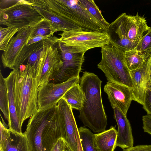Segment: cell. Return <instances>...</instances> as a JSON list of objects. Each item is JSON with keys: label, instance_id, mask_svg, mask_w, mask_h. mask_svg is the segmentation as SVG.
<instances>
[{"label": "cell", "instance_id": "cell-24", "mask_svg": "<svg viewBox=\"0 0 151 151\" xmlns=\"http://www.w3.org/2000/svg\"><path fill=\"white\" fill-rule=\"evenodd\" d=\"M79 1L107 32L110 24L104 19L94 1L93 0H79Z\"/></svg>", "mask_w": 151, "mask_h": 151}, {"label": "cell", "instance_id": "cell-2", "mask_svg": "<svg viewBox=\"0 0 151 151\" xmlns=\"http://www.w3.org/2000/svg\"><path fill=\"white\" fill-rule=\"evenodd\" d=\"M101 83L97 75L87 71L80 79L79 84L85 98L79 111V118L85 127L97 133L105 130L107 125L101 98Z\"/></svg>", "mask_w": 151, "mask_h": 151}, {"label": "cell", "instance_id": "cell-7", "mask_svg": "<svg viewBox=\"0 0 151 151\" xmlns=\"http://www.w3.org/2000/svg\"><path fill=\"white\" fill-rule=\"evenodd\" d=\"M62 45L85 53L90 49L102 47L110 44L107 32L84 30L66 31L59 34Z\"/></svg>", "mask_w": 151, "mask_h": 151}, {"label": "cell", "instance_id": "cell-8", "mask_svg": "<svg viewBox=\"0 0 151 151\" xmlns=\"http://www.w3.org/2000/svg\"><path fill=\"white\" fill-rule=\"evenodd\" d=\"M58 47L63 62L62 67L52 76L49 82L58 83L74 77H79L85 58L83 52L74 50L63 45L59 41Z\"/></svg>", "mask_w": 151, "mask_h": 151}, {"label": "cell", "instance_id": "cell-17", "mask_svg": "<svg viewBox=\"0 0 151 151\" xmlns=\"http://www.w3.org/2000/svg\"><path fill=\"white\" fill-rule=\"evenodd\" d=\"M114 118L118 129L116 147L123 149L133 146L134 139L130 123L125 115L117 106L113 108Z\"/></svg>", "mask_w": 151, "mask_h": 151}, {"label": "cell", "instance_id": "cell-32", "mask_svg": "<svg viewBox=\"0 0 151 151\" xmlns=\"http://www.w3.org/2000/svg\"><path fill=\"white\" fill-rule=\"evenodd\" d=\"M142 106L147 114H151V82L147 91Z\"/></svg>", "mask_w": 151, "mask_h": 151}, {"label": "cell", "instance_id": "cell-25", "mask_svg": "<svg viewBox=\"0 0 151 151\" xmlns=\"http://www.w3.org/2000/svg\"><path fill=\"white\" fill-rule=\"evenodd\" d=\"M0 108L5 119L10 122L7 87L5 78L0 71Z\"/></svg>", "mask_w": 151, "mask_h": 151}, {"label": "cell", "instance_id": "cell-35", "mask_svg": "<svg viewBox=\"0 0 151 151\" xmlns=\"http://www.w3.org/2000/svg\"><path fill=\"white\" fill-rule=\"evenodd\" d=\"M67 146L64 139L61 138L57 141L52 151H63L65 150Z\"/></svg>", "mask_w": 151, "mask_h": 151}, {"label": "cell", "instance_id": "cell-20", "mask_svg": "<svg viewBox=\"0 0 151 151\" xmlns=\"http://www.w3.org/2000/svg\"><path fill=\"white\" fill-rule=\"evenodd\" d=\"M115 127L102 132L94 134L93 145L97 151H114L116 147L118 131Z\"/></svg>", "mask_w": 151, "mask_h": 151}, {"label": "cell", "instance_id": "cell-18", "mask_svg": "<svg viewBox=\"0 0 151 151\" xmlns=\"http://www.w3.org/2000/svg\"><path fill=\"white\" fill-rule=\"evenodd\" d=\"M107 32L110 44L124 52L135 48L137 45L127 37L120 15L110 24Z\"/></svg>", "mask_w": 151, "mask_h": 151}, {"label": "cell", "instance_id": "cell-34", "mask_svg": "<svg viewBox=\"0 0 151 151\" xmlns=\"http://www.w3.org/2000/svg\"><path fill=\"white\" fill-rule=\"evenodd\" d=\"M122 151H151V145H140L123 149Z\"/></svg>", "mask_w": 151, "mask_h": 151}, {"label": "cell", "instance_id": "cell-29", "mask_svg": "<svg viewBox=\"0 0 151 151\" xmlns=\"http://www.w3.org/2000/svg\"><path fill=\"white\" fill-rule=\"evenodd\" d=\"M18 29L14 27H0V50L5 51L8 44L13 37V36L17 32Z\"/></svg>", "mask_w": 151, "mask_h": 151}, {"label": "cell", "instance_id": "cell-21", "mask_svg": "<svg viewBox=\"0 0 151 151\" xmlns=\"http://www.w3.org/2000/svg\"><path fill=\"white\" fill-rule=\"evenodd\" d=\"M35 8L44 18L51 22L55 32L58 31H85L82 28L59 16L49 9H45Z\"/></svg>", "mask_w": 151, "mask_h": 151}, {"label": "cell", "instance_id": "cell-40", "mask_svg": "<svg viewBox=\"0 0 151 151\" xmlns=\"http://www.w3.org/2000/svg\"><path fill=\"white\" fill-rule=\"evenodd\" d=\"M63 151H65V150H64Z\"/></svg>", "mask_w": 151, "mask_h": 151}, {"label": "cell", "instance_id": "cell-31", "mask_svg": "<svg viewBox=\"0 0 151 151\" xmlns=\"http://www.w3.org/2000/svg\"><path fill=\"white\" fill-rule=\"evenodd\" d=\"M43 48V44L36 48L28 59L27 64L35 65L36 67Z\"/></svg>", "mask_w": 151, "mask_h": 151}, {"label": "cell", "instance_id": "cell-30", "mask_svg": "<svg viewBox=\"0 0 151 151\" xmlns=\"http://www.w3.org/2000/svg\"><path fill=\"white\" fill-rule=\"evenodd\" d=\"M135 49L140 54L149 56L151 53V27L144 35Z\"/></svg>", "mask_w": 151, "mask_h": 151}, {"label": "cell", "instance_id": "cell-12", "mask_svg": "<svg viewBox=\"0 0 151 151\" xmlns=\"http://www.w3.org/2000/svg\"><path fill=\"white\" fill-rule=\"evenodd\" d=\"M31 32L30 27L18 29L16 35L9 42L6 51L2 54L1 60L4 68L13 70L17 59L29 39Z\"/></svg>", "mask_w": 151, "mask_h": 151}, {"label": "cell", "instance_id": "cell-15", "mask_svg": "<svg viewBox=\"0 0 151 151\" xmlns=\"http://www.w3.org/2000/svg\"><path fill=\"white\" fill-rule=\"evenodd\" d=\"M0 151H31L24 133L13 130L0 121Z\"/></svg>", "mask_w": 151, "mask_h": 151}, {"label": "cell", "instance_id": "cell-6", "mask_svg": "<svg viewBox=\"0 0 151 151\" xmlns=\"http://www.w3.org/2000/svg\"><path fill=\"white\" fill-rule=\"evenodd\" d=\"M44 18L35 7L24 0H15L8 7L0 9V24L19 29L31 27Z\"/></svg>", "mask_w": 151, "mask_h": 151}, {"label": "cell", "instance_id": "cell-23", "mask_svg": "<svg viewBox=\"0 0 151 151\" xmlns=\"http://www.w3.org/2000/svg\"><path fill=\"white\" fill-rule=\"evenodd\" d=\"M124 55L126 64L130 71L139 67L150 55L141 54L135 48L124 52Z\"/></svg>", "mask_w": 151, "mask_h": 151}, {"label": "cell", "instance_id": "cell-11", "mask_svg": "<svg viewBox=\"0 0 151 151\" xmlns=\"http://www.w3.org/2000/svg\"><path fill=\"white\" fill-rule=\"evenodd\" d=\"M151 53L139 67L130 71L133 83V87L131 89L133 101L142 105L151 83Z\"/></svg>", "mask_w": 151, "mask_h": 151}, {"label": "cell", "instance_id": "cell-26", "mask_svg": "<svg viewBox=\"0 0 151 151\" xmlns=\"http://www.w3.org/2000/svg\"><path fill=\"white\" fill-rule=\"evenodd\" d=\"M31 32L29 39L37 36H45L55 32L51 22L44 18L35 24L30 27Z\"/></svg>", "mask_w": 151, "mask_h": 151}, {"label": "cell", "instance_id": "cell-3", "mask_svg": "<svg viewBox=\"0 0 151 151\" xmlns=\"http://www.w3.org/2000/svg\"><path fill=\"white\" fill-rule=\"evenodd\" d=\"M16 72V108L22 127L24 121L38 109L39 82L35 65L22 64Z\"/></svg>", "mask_w": 151, "mask_h": 151}, {"label": "cell", "instance_id": "cell-41", "mask_svg": "<svg viewBox=\"0 0 151 151\" xmlns=\"http://www.w3.org/2000/svg\"></svg>", "mask_w": 151, "mask_h": 151}, {"label": "cell", "instance_id": "cell-36", "mask_svg": "<svg viewBox=\"0 0 151 151\" xmlns=\"http://www.w3.org/2000/svg\"><path fill=\"white\" fill-rule=\"evenodd\" d=\"M53 35V34H51L47 36H39L35 37L30 39H29L27 41L26 45H29L39 41L43 40L48 39Z\"/></svg>", "mask_w": 151, "mask_h": 151}, {"label": "cell", "instance_id": "cell-27", "mask_svg": "<svg viewBox=\"0 0 151 151\" xmlns=\"http://www.w3.org/2000/svg\"><path fill=\"white\" fill-rule=\"evenodd\" d=\"M78 131L83 151H97L93 146L94 134L91 130L85 126L81 127Z\"/></svg>", "mask_w": 151, "mask_h": 151}, {"label": "cell", "instance_id": "cell-28", "mask_svg": "<svg viewBox=\"0 0 151 151\" xmlns=\"http://www.w3.org/2000/svg\"><path fill=\"white\" fill-rule=\"evenodd\" d=\"M37 42L29 45L26 44L24 47L19 54L13 70L16 71L19 69L20 66L27 60L31 55L36 48L43 44L44 40Z\"/></svg>", "mask_w": 151, "mask_h": 151}, {"label": "cell", "instance_id": "cell-16", "mask_svg": "<svg viewBox=\"0 0 151 151\" xmlns=\"http://www.w3.org/2000/svg\"><path fill=\"white\" fill-rule=\"evenodd\" d=\"M120 15L127 38L138 44L144 35V33L147 32L150 28L145 18L138 14L131 15L124 13Z\"/></svg>", "mask_w": 151, "mask_h": 151}, {"label": "cell", "instance_id": "cell-22", "mask_svg": "<svg viewBox=\"0 0 151 151\" xmlns=\"http://www.w3.org/2000/svg\"><path fill=\"white\" fill-rule=\"evenodd\" d=\"M62 98L65 100L72 109L79 111L82 107L85 96L79 84H77L68 90Z\"/></svg>", "mask_w": 151, "mask_h": 151}, {"label": "cell", "instance_id": "cell-37", "mask_svg": "<svg viewBox=\"0 0 151 151\" xmlns=\"http://www.w3.org/2000/svg\"><path fill=\"white\" fill-rule=\"evenodd\" d=\"M76 132L77 140V151H83L79 136L78 128L77 126L76 127Z\"/></svg>", "mask_w": 151, "mask_h": 151}, {"label": "cell", "instance_id": "cell-14", "mask_svg": "<svg viewBox=\"0 0 151 151\" xmlns=\"http://www.w3.org/2000/svg\"><path fill=\"white\" fill-rule=\"evenodd\" d=\"M57 106L63 124L65 141L72 151H77L76 132V128L77 125L72 108L63 98L58 101Z\"/></svg>", "mask_w": 151, "mask_h": 151}, {"label": "cell", "instance_id": "cell-9", "mask_svg": "<svg viewBox=\"0 0 151 151\" xmlns=\"http://www.w3.org/2000/svg\"><path fill=\"white\" fill-rule=\"evenodd\" d=\"M80 79L79 77H74L62 83L49 82L39 87L38 109H45L57 104L68 90L80 83Z\"/></svg>", "mask_w": 151, "mask_h": 151}, {"label": "cell", "instance_id": "cell-13", "mask_svg": "<svg viewBox=\"0 0 151 151\" xmlns=\"http://www.w3.org/2000/svg\"><path fill=\"white\" fill-rule=\"evenodd\" d=\"M131 89L123 85L108 82L104 87L112 108L117 106L126 116L133 101Z\"/></svg>", "mask_w": 151, "mask_h": 151}, {"label": "cell", "instance_id": "cell-1", "mask_svg": "<svg viewBox=\"0 0 151 151\" xmlns=\"http://www.w3.org/2000/svg\"><path fill=\"white\" fill-rule=\"evenodd\" d=\"M26 136L31 151H52L58 140H65V133L57 104L38 110L28 121Z\"/></svg>", "mask_w": 151, "mask_h": 151}, {"label": "cell", "instance_id": "cell-5", "mask_svg": "<svg viewBox=\"0 0 151 151\" xmlns=\"http://www.w3.org/2000/svg\"><path fill=\"white\" fill-rule=\"evenodd\" d=\"M101 59L97 67L104 72L108 82L132 89V81L125 62L124 52L109 44L101 47Z\"/></svg>", "mask_w": 151, "mask_h": 151}, {"label": "cell", "instance_id": "cell-39", "mask_svg": "<svg viewBox=\"0 0 151 151\" xmlns=\"http://www.w3.org/2000/svg\"><path fill=\"white\" fill-rule=\"evenodd\" d=\"M150 74L151 80V64H150Z\"/></svg>", "mask_w": 151, "mask_h": 151}, {"label": "cell", "instance_id": "cell-38", "mask_svg": "<svg viewBox=\"0 0 151 151\" xmlns=\"http://www.w3.org/2000/svg\"><path fill=\"white\" fill-rule=\"evenodd\" d=\"M65 151H72V150H71L69 147L68 145L66 148L65 150Z\"/></svg>", "mask_w": 151, "mask_h": 151}, {"label": "cell", "instance_id": "cell-10", "mask_svg": "<svg viewBox=\"0 0 151 151\" xmlns=\"http://www.w3.org/2000/svg\"><path fill=\"white\" fill-rule=\"evenodd\" d=\"M59 40L60 38L55 36L44 40V60L39 81V87L49 82L52 75L63 66L61 55L58 48L54 46Z\"/></svg>", "mask_w": 151, "mask_h": 151}, {"label": "cell", "instance_id": "cell-19", "mask_svg": "<svg viewBox=\"0 0 151 151\" xmlns=\"http://www.w3.org/2000/svg\"><path fill=\"white\" fill-rule=\"evenodd\" d=\"M16 77V71L13 70L8 76L5 78L7 88L10 117V122L8 126L9 129L22 133V127L20 124L16 108L15 96Z\"/></svg>", "mask_w": 151, "mask_h": 151}, {"label": "cell", "instance_id": "cell-4", "mask_svg": "<svg viewBox=\"0 0 151 151\" xmlns=\"http://www.w3.org/2000/svg\"><path fill=\"white\" fill-rule=\"evenodd\" d=\"M49 9L84 30L107 32L79 0H45Z\"/></svg>", "mask_w": 151, "mask_h": 151}, {"label": "cell", "instance_id": "cell-33", "mask_svg": "<svg viewBox=\"0 0 151 151\" xmlns=\"http://www.w3.org/2000/svg\"><path fill=\"white\" fill-rule=\"evenodd\" d=\"M142 121L144 132L151 135V114H147L143 116Z\"/></svg>", "mask_w": 151, "mask_h": 151}]
</instances>
